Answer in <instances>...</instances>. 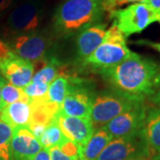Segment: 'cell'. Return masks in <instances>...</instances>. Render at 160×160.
Instances as JSON below:
<instances>
[{
	"label": "cell",
	"instance_id": "cell-35",
	"mask_svg": "<svg viewBox=\"0 0 160 160\" xmlns=\"http://www.w3.org/2000/svg\"><path fill=\"white\" fill-rule=\"evenodd\" d=\"M149 160H160V153L153 155V156L150 158V159Z\"/></svg>",
	"mask_w": 160,
	"mask_h": 160
},
{
	"label": "cell",
	"instance_id": "cell-19",
	"mask_svg": "<svg viewBox=\"0 0 160 160\" xmlns=\"http://www.w3.org/2000/svg\"><path fill=\"white\" fill-rule=\"evenodd\" d=\"M69 91V78L66 76H59L49 85L48 91L44 97L46 102L55 104L61 108L64 98Z\"/></svg>",
	"mask_w": 160,
	"mask_h": 160
},
{
	"label": "cell",
	"instance_id": "cell-16",
	"mask_svg": "<svg viewBox=\"0 0 160 160\" xmlns=\"http://www.w3.org/2000/svg\"><path fill=\"white\" fill-rule=\"evenodd\" d=\"M143 132L152 152L160 153V108L156 106L148 108Z\"/></svg>",
	"mask_w": 160,
	"mask_h": 160
},
{
	"label": "cell",
	"instance_id": "cell-27",
	"mask_svg": "<svg viewBox=\"0 0 160 160\" xmlns=\"http://www.w3.org/2000/svg\"><path fill=\"white\" fill-rule=\"evenodd\" d=\"M142 3L146 4L152 10L160 14V0H142Z\"/></svg>",
	"mask_w": 160,
	"mask_h": 160
},
{
	"label": "cell",
	"instance_id": "cell-7",
	"mask_svg": "<svg viewBox=\"0 0 160 160\" xmlns=\"http://www.w3.org/2000/svg\"><path fill=\"white\" fill-rule=\"evenodd\" d=\"M68 78L69 91L59 111L69 117L89 118L92 105L95 98L92 86L79 78L68 77Z\"/></svg>",
	"mask_w": 160,
	"mask_h": 160
},
{
	"label": "cell",
	"instance_id": "cell-2",
	"mask_svg": "<svg viewBox=\"0 0 160 160\" xmlns=\"http://www.w3.org/2000/svg\"><path fill=\"white\" fill-rule=\"evenodd\" d=\"M103 0H64L53 15V29L64 38L101 22L104 12Z\"/></svg>",
	"mask_w": 160,
	"mask_h": 160
},
{
	"label": "cell",
	"instance_id": "cell-4",
	"mask_svg": "<svg viewBox=\"0 0 160 160\" xmlns=\"http://www.w3.org/2000/svg\"><path fill=\"white\" fill-rule=\"evenodd\" d=\"M131 52L126 45V38L113 23L106 30L102 43L82 64L99 71L123 62Z\"/></svg>",
	"mask_w": 160,
	"mask_h": 160
},
{
	"label": "cell",
	"instance_id": "cell-6",
	"mask_svg": "<svg viewBox=\"0 0 160 160\" xmlns=\"http://www.w3.org/2000/svg\"><path fill=\"white\" fill-rule=\"evenodd\" d=\"M109 12V18L126 38L142 32L150 24L160 20V14L142 2Z\"/></svg>",
	"mask_w": 160,
	"mask_h": 160
},
{
	"label": "cell",
	"instance_id": "cell-34",
	"mask_svg": "<svg viewBox=\"0 0 160 160\" xmlns=\"http://www.w3.org/2000/svg\"><path fill=\"white\" fill-rule=\"evenodd\" d=\"M6 81V80L0 75V100H1V92H2V88H3V86L5 85Z\"/></svg>",
	"mask_w": 160,
	"mask_h": 160
},
{
	"label": "cell",
	"instance_id": "cell-3",
	"mask_svg": "<svg viewBox=\"0 0 160 160\" xmlns=\"http://www.w3.org/2000/svg\"><path fill=\"white\" fill-rule=\"evenodd\" d=\"M143 102L145 99L133 97L114 89L105 91L95 95L89 118L95 129L100 128L118 115Z\"/></svg>",
	"mask_w": 160,
	"mask_h": 160
},
{
	"label": "cell",
	"instance_id": "cell-17",
	"mask_svg": "<svg viewBox=\"0 0 160 160\" xmlns=\"http://www.w3.org/2000/svg\"><path fill=\"white\" fill-rule=\"evenodd\" d=\"M113 138L104 127L96 128L89 141L81 149L80 160H96Z\"/></svg>",
	"mask_w": 160,
	"mask_h": 160
},
{
	"label": "cell",
	"instance_id": "cell-29",
	"mask_svg": "<svg viewBox=\"0 0 160 160\" xmlns=\"http://www.w3.org/2000/svg\"><path fill=\"white\" fill-rule=\"evenodd\" d=\"M32 160H50L49 150L47 149H42L38 154L34 157Z\"/></svg>",
	"mask_w": 160,
	"mask_h": 160
},
{
	"label": "cell",
	"instance_id": "cell-5",
	"mask_svg": "<svg viewBox=\"0 0 160 160\" xmlns=\"http://www.w3.org/2000/svg\"><path fill=\"white\" fill-rule=\"evenodd\" d=\"M152 156L142 128L129 135L112 139L96 160H140Z\"/></svg>",
	"mask_w": 160,
	"mask_h": 160
},
{
	"label": "cell",
	"instance_id": "cell-8",
	"mask_svg": "<svg viewBox=\"0 0 160 160\" xmlns=\"http://www.w3.org/2000/svg\"><path fill=\"white\" fill-rule=\"evenodd\" d=\"M6 43L18 57L35 65L46 58L51 40L46 35L35 31L14 35Z\"/></svg>",
	"mask_w": 160,
	"mask_h": 160
},
{
	"label": "cell",
	"instance_id": "cell-36",
	"mask_svg": "<svg viewBox=\"0 0 160 160\" xmlns=\"http://www.w3.org/2000/svg\"><path fill=\"white\" fill-rule=\"evenodd\" d=\"M140 160H147V159H140Z\"/></svg>",
	"mask_w": 160,
	"mask_h": 160
},
{
	"label": "cell",
	"instance_id": "cell-15",
	"mask_svg": "<svg viewBox=\"0 0 160 160\" xmlns=\"http://www.w3.org/2000/svg\"><path fill=\"white\" fill-rule=\"evenodd\" d=\"M31 112L30 101H19L2 109L0 111V118L12 128L20 126H28L31 120Z\"/></svg>",
	"mask_w": 160,
	"mask_h": 160
},
{
	"label": "cell",
	"instance_id": "cell-33",
	"mask_svg": "<svg viewBox=\"0 0 160 160\" xmlns=\"http://www.w3.org/2000/svg\"><path fill=\"white\" fill-rule=\"evenodd\" d=\"M154 86L155 88H159L160 89V69L158 73L157 74L154 79Z\"/></svg>",
	"mask_w": 160,
	"mask_h": 160
},
{
	"label": "cell",
	"instance_id": "cell-28",
	"mask_svg": "<svg viewBox=\"0 0 160 160\" xmlns=\"http://www.w3.org/2000/svg\"><path fill=\"white\" fill-rule=\"evenodd\" d=\"M158 22L160 23V20ZM136 44L138 45H143V46H148L149 47H152L153 49L157 50L160 52V43H156V42H151L149 40H138L136 41Z\"/></svg>",
	"mask_w": 160,
	"mask_h": 160
},
{
	"label": "cell",
	"instance_id": "cell-18",
	"mask_svg": "<svg viewBox=\"0 0 160 160\" xmlns=\"http://www.w3.org/2000/svg\"><path fill=\"white\" fill-rule=\"evenodd\" d=\"M44 62L45 63H43L42 67L34 73L31 81L41 82L46 85H50L62 72V63L55 57H50L47 59L45 58Z\"/></svg>",
	"mask_w": 160,
	"mask_h": 160
},
{
	"label": "cell",
	"instance_id": "cell-31",
	"mask_svg": "<svg viewBox=\"0 0 160 160\" xmlns=\"http://www.w3.org/2000/svg\"><path fill=\"white\" fill-rule=\"evenodd\" d=\"M12 2H13V0H0V12L9 8L12 4Z\"/></svg>",
	"mask_w": 160,
	"mask_h": 160
},
{
	"label": "cell",
	"instance_id": "cell-26",
	"mask_svg": "<svg viewBox=\"0 0 160 160\" xmlns=\"http://www.w3.org/2000/svg\"><path fill=\"white\" fill-rule=\"evenodd\" d=\"M142 0H115L114 2L112 3L111 6H110V9H109V12L115 10L118 6H122L124 5H126V4H130V3H139V2H142Z\"/></svg>",
	"mask_w": 160,
	"mask_h": 160
},
{
	"label": "cell",
	"instance_id": "cell-20",
	"mask_svg": "<svg viewBox=\"0 0 160 160\" xmlns=\"http://www.w3.org/2000/svg\"><path fill=\"white\" fill-rule=\"evenodd\" d=\"M64 138L65 135L61 130L57 121L53 118L51 123L46 126L44 132L38 138V142L43 149H49L52 147L58 146Z\"/></svg>",
	"mask_w": 160,
	"mask_h": 160
},
{
	"label": "cell",
	"instance_id": "cell-9",
	"mask_svg": "<svg viewBox=\"0 0 160 160\" xmlns=\"http://www.w3.org/2000/svg\"><path fill=\"white\" fill-rule=\"evenodd\" d=\"M43 17V6L38 0L25 2L17 6L7 19V27L14 35L37 31Z\"/></svg>",
	"mask_w": 160,
	"mask_h": 160
},
{
	"label": "cell",
	"instance_id": "cell-22",
	"mask_svg": "<svg viewBox=\"0 0 160 160\" xmlns=\"http://www.w3.org/2000/svg\"><path fill=\"white\" fill-rule=\"evenodd\" d=\"M12 128L0 118V160H13L11 149Z\"/></svg>",
	"mask_w": 160,
	"mask_h": 160
},
{
	"label": "cell",
	"instance_id": "cell-13",
	"mask_svg": "<svg viewBox=\"0 0 160 160\" xmlns=\"http://www.w3.org/2000/svg\"><path fill=\"white\" fill-rule=\"evenodd\" d=\"M11 149L13 160H32L43 148L28 126H20L12 128Z\"/></svg>",
	"mask_w": 160,
	"mask_h": 160
},
{
	"label": "cell",
	"instance_id": "cell-24",
	"mask_svg": "<svg viewBox=\"0 0 160 160\" xmlns=\"http://www.w3.org/2000/svg\"><path fill=\"white\" fill-rule=\"evenodd\" d=\"M48 150H49L50 160H79L78 158L71 157V156H69L66 153H64L58 146L52 147Z\"/></svg>",
	"mask_w": 160,
	"mask_h": 160
},
{
	"label": "cell",
	"instance_id": "cell-14",
	"mask_svg": "<svg viewBox=\"0 0 160 160\" xmlns=\"http://www.w3.org/2000/svg\"><path fill=\"white\" fill-rule=\"evenodd\" d=\"M106 28L107 25L105 23L99 22L87 27L77 35V59L81 64L102 43L107 30Z\"/></svg>",
	"mask_w": 160,
	"mask_h": 160
},
{
	"label": "cell",
	"instance_id": "cell-10",
	"mask_svg": "<svg viewBox=\"0 0 160 160\" xmlns=\"http://www.w3.org/2000/svg\"><path fill=\"white\" fill-rule=\"evenodd\" d=\"M148 106L145 102L138 105L126 112L118 115L103 127L109 134L115 138L123 137L142 129Z\"/></svg>",
	"mask_w": 160,
	"mask_h": 160
},
{
	"label": "cell",
	"instance_id": "cell-12",
	"mask_svg": "<svg viewBox=\"0 0 160 160\" xmlns=\"http://www.w3.org/2000/svg\"><path fill=\"white\" fill-rule=\"evenodd\" d=\"M34 64L12 53L0 62V74L13 86L23 88L30 83L34 75Z\"/></svg>",
	"mask_w": 160,
	"mask_h": 160
},
{
	"label": "cell",
	"instance_id": "cell-30",
	"mask_svg": "<svg viewBox=\"0 0 160 160\" xmlns=\"http://www.w3.org/2000/svg\"><path fill=\"white\" fill-rule=\"evenodd\" d=\"M149 100L154 104L156 107L160 108V89H158V91H155L154 92L149 96Z\"/></svg>",
	"mask_w": 160,
	"mask_h": 160
},
{
	"label": "cell",
	"instance_id": "cell-21",
	"mask_svg": "<svg viewBox=\"0 0 160 160\" xmlns=\"http://www.w3.org/2000/svg\"><path fill=\"white\" fill-rule=\"evenodd\" d=\"M19 101L29 102V99L23 92L22 88L13 86L6 81L5 85L1 92V100H0V111L4 109L6 106Z\"/></svg>",
	"mask_w": 160,
	"mask_h": 160
},
{
	"label": "cell",
	"instance_id": "cell-11",
	"mask_svg": "<svg viewBox=\"0 0 160 160\" xmlns=\"http://www.w3.org/2000/svg\"><path fill=\"white\" fill-rule=\"evenodd\" d=\"M63 134L82 149L95 130L90 118L69 117L58 111L54 116Z\"/></svg>",
	"mask_w": 160,
	"mask_h": 160
},
{
	"label": "cell",
	"instance_id": "cell-23",
	"mask_svg": "<svg viewBox=\"0 0 160 160\" xmlns=\"http://www.w3.org/2000/svg\"><path fill=\"white\" fill-rule=\"evenodd\" d=\"M49 85H46L41 82H33L30 81L25 87H23L22 90L24 93L30 99V100H38L44 98L47 93Z\"/></svg>",
	"mask_w": 160,
	"mask_h": 160
},
{
	"label": "cell",
	"instance_id": "cell-1",
	"mask_svg": "<svg viewBox=\"0 0 160 160\" xmlns=\"http://www.w3.org/2000/svg\"><path fill=\"white\" fill-rule=\"evenodd\" d=\"M159 69L152 59L132 52L123 62L98 73L112 89L146 100L156 91L154 79Z\"/></svg>",
	"mask_w": 160,
	"mask_h": 160
},
{
	"label": "cell",
	"instance_id": "cell-25",
	"mask_svg": "<svg viewBox=\"0 0 160 160\" xmlns=\"http://www.w3.org/2000/svg\"><path fill=\"white\" fill-rule=\"evenodd\" d=\"M12 53L14 52H12L9 45L5 41L0 40V62L6 58L9 57Z\"/></svg>",
	"mask_w": 160,
	"mask_h": 160
},
{
	"label": "cell",
	"instance_id": "cell-32",
	"mask_svg": "<svg viewBox=\"0 0 160 160\" xmlns=\"http://www.w3.org/2000/svg\"><path fill=\"white\" fill-rule=\"evenodd\" d=\"M115 0H103V6H104V10L107 12L109 11L110 6L112 5V3Z\"/></svg>",
	"mask_w": 160,
	"mask_h": 160
}]
</instances>
